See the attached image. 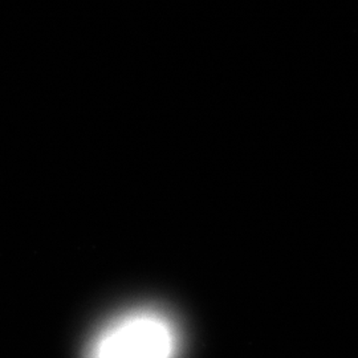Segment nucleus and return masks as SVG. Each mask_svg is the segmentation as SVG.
I'll list each match as a JSON object with an SVG mask.
<instances>
[{"label": "nucleus", "mask_w": 358, "mask_h": 358, "mask_svg": "<svg viewBox=\"0 0 358 358\" xmlns=\"http://www.w3.org/2000/svg\"><path fill=\"white\" fill-rule=\"evenodd\" d=\"M178 334L162 312L142 308L110 321L93 340L88 358H174Z\"/></svg>", "instance_id": "f257e3e1"}]
</instances>
